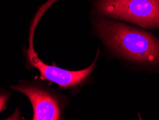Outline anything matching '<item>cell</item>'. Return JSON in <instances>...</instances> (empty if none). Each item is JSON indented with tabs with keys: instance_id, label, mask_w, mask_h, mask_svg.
Masks as SVG:
<instances>
[{
	"instance_id": "obj_5",
	"label": "cell",
	"mask_w": 159,
	"mask_h": 120,
	"mask_svg": "<svg viewBox=\"0 0 159 120\" xmlns=\"http://www.w3.org/2000/svg\"><path fill=\"white\" fill-rule=\"evenodd\" d=\"M9 96L5 93H0V112L6 108V103Z\"/></svg>"
},
{
	"instance_id": "obj_1",
	"label": "cell",
	"mask_w": 159,
	"mask_h": 120,
	"mask_svg": "<svg viewBox=\"0 0 159 120\" xmlns=\"http://www.w3.org/2000/svg\"><path fill=\"white\" fill-rule=\"evenodd\" d=\"M95 26L104 43L118 55L146 66L159 65V41L146 32L104 18Z\"/></svg>"
},
{
	"instance_id": "obj_2",
	"label": "cell",
	"mask_w": 159,
	"mask_h": 120,
	"mask_svg": "<svg viewBox=\"0 0 159 120\" xmlns=\"http://www.w3.org/2000/svg\"><path fill=\"white\" fill-rule=\"evenodd\" d=\"M95 7L108 17L159 28V0H96Z\"/></svg>"
},
{
	"instance_id": "obj_4",
	"label": "cell",
	"mask_w": 159,
	"mask_h": 120,
	"mask_svg": "<svg viewBox=\"0 0 159 120\" xmlns=\"http://www.w3.org/2000/svg\"><path fill=\"white\" fill-rule=\"evenodd\" d=\"M26 95L33 108L34 120H56L61 118V104L52 91L35 84L23 83L11 87Z\"/></svg>"
},
{
	"instance_id": "obj_3",
	"label": "cell",
	"mask_w": 159,
	"mask_h": 120,
	"mask_svg": "<svg viewBox=\"0 0 159 120\" xmlns=\"http://www.w3.org/2000/svg\"><path fill=\"white\" fill-rule=\"evenodd\" d=\"M53 3H55V0H48L45 4L41 7L39 10L37 12V15L34 17L31 27V33H30V48L27 49V61L31 66L36 68L40 72L41 78L45 79L47 81H50L51 82L57 84L62 88H72L80 85L87 79V78L90 76V74L94 70L96 60L98 58V52L97 54V57L95 58L93 64L88 67L87 69L80 70H68L62 69L61 68L55 66V65H50L43 63L39 59L37 54L34 51V49L32 46V35H33V31L35 29V26L38 22L39 19L42 17L44 12H46L50 7Z\"/></svg>"
}]
</instances>
